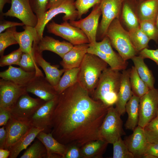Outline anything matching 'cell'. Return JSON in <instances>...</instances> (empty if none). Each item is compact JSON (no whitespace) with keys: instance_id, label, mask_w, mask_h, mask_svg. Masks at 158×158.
<instances>
[{"instance_id":"cell-40","label":"cell","mask_w":158,"mask_h":158,"mask_svg":"<svg viewBox=\"0 0 158 158\" xmlns=\"http://www.w3.org/2000/svg\"><path fill=\"white\" fill-rule=\"evenodd\" d=\"M148 142H158V116H156L143 128Z\"/></svg>"},{"instance_id":"cell-35","label":"cell","mask_w":158,"mask_h":158,"mask_svg":"<svg viewBox=\"0 0 158 158\" xmlns=\"http://www.w3.org/2000/svg\"><path fill=\"white\" fill-rule=\"evenodd\" d=\"M46 149L42 143L38 140L27 149L20 158H46Z\"/></svg>"},{"instance_id":"cell-21","label":"cell","mask_w":158,"mask_h":158,"mask_svg":"<svg viewBox=\"0 0 158 158\" xmlns=\"http://www.w3.org/2000/svg\"><path fill=\"white\" fill-rule=\"evenodd\" d=\"M36 138L42 143L46 149V158H63L67 146L58 141L51 133H47L41 131Z\"/></svg>"},{"instance_id":"cell-8","label":"cell","mask_w":158,"mask_h":158,"mask_svg":"<svg viewBox=\"0 0 158 158\" xmlns=\"http://www.w3.org/2000/svg\"><path fill=\"white\" fill-rule=\"evenodd\" d=\"M58 96L59 95L53 99L46 102L26 121L31 127L42 129L46 133H51L52 116Z\"/></svg>"},{"instance_id":"cell-39","label":"cell","mask_w":158,"mask_h":158,"mask_svg":"<svg viewBox=\"0 0 158 158\" xmlns=\"http://www.w3.org/2000/svg\"><path fill=\"white\" fill-rule=\"evenodd\" d=\"M155 21L150 20L140 21L139 27L150 40H153L158 45V29Z\"/></svg>"},{"instance_id":"cell-10","label":"cell","mask_w":158,"mask_h":158,"mask_svg":"<svg viewBox=\"0 0 158 158\" xmlns=\"http://www.w3.org/2000/svg\"><path fill=\"white\" fill-rule=\"evenodd\" d=\"M158 109V89L154 88L140 98L138 125L144 127L157 116Z\"/></svg>"},{"instance_id":"cell-37","label":"cell","mask_w":158,"mask_h":158,"mask_svg":"<svg viewBox=\"0 0 158 158\" xmlns=\"http://www.w3.org/2000/svg\"><path fill=\"white\" fill-rule=\"evenodd\" d=\"M18 65L27 72L35 71L36 76L44 75L34 59L28 53H23Z\"/></svg>"},{"instance_id":"cell-24","label":"cell","mask_w":158,"mask_h":158,"mask_svg":"<svg viewBox=\"0 0 158 158\" xmlns=\"http://www.w3.org/2000/svg\"><path fill=\"white\" fill-rule=\"evenodd\" d=\"M23 28L24 30L23 31L15 32L16 39L22 51L28 54L34 59L33 44L35 40H40L37 32L34 27L24 25Z\"/></svg>"},{"instance_id":"cell-4","label":"cell","mask_w":158,"mask_h":158,"mask_svg":"<svg viewBox=\"0 0 158 158\" xmlns=\"http://www.w3.org/2000/svg\"><path fill=\"white\" fill-rule=\"evenodd\" d=\"M106 35L111 44L125 60L131 59L138 53L130 41L128 31L122 26L119 18H115L111 23Z\"/></svg>"},{"instance_id":"cell-30","label":"cell","mask_w":158,"mask_h":158,"mask_svg":"<svg viewBox=\"0 0 158 158\" xmlns=\"http://www.w3.org/2000/svg\"><path fill=\"white\" fill-rule=\"evenodd\" d=\"M121 14V19L128 31L139 27L140 22L135 7L132 6L128 0L123 1Z\"/></svg>"},{"instance_id":"cell-42","label":"cell","mask_w":158,"mask_h":158,"mask_svg":"<svg viewBox=\"0 0 158 158\" xmlns=\"http://www.w3.org/2000/svg\"><path fill=\"white\" fill-rule=\"evenodd\" d=\"M102 0H76L75 5L78 12V19L86 14L89 9L95 5L100 4Z\"/></svg>"},{"instance_id":"cell-31","label":"cell","mask_w":158,"mask_h":158,"mask_svg":"<svg viewBox=\"0 0 158 158\" xmlns=\"http://www.w3.org/2000/svg\"><path fill=\"white\" fill-rule=\"evenodd\" d=\"M79 67L66 70L54 88L59 95L68 88L78 82Z\"/></svg>"},{"instance_id":"cell-9","label":"cell","mask_w":158,"mask_h":158,"mask_svg":"<svg viewBox=\"0 0 158 158\" xmlns=\"http://www.w3.org/2000/svg\"><path fill=\"white\" fill-rule=\"evenodd\" d=\"M27 92L22 95L9 109L11 116L20 121H26L46 101L30 97Z\"/></svg>"},{"instance_id":"cell-1","label":"cell","mask_w":158,"mask_h":158,"mask_svg":"<svg viewBox=\"0 0 158 158\" xmlns=\"http://www.w3.org/2000/svg\"><path fill=\"white\" fill-rule=\"evenodd\" d=\"M109 107L93 99L78 82L59 95L51 133L60 143L81 148L99 139L100 128Z\"/></svg>"},{"instance_id":"cell-11","label":"cell","mask_w":158,"mask_h":158,"mask_svg":"<svg viewBox=\"0 0 158 158\" xmlns=\"http://www.w3.org/2000/svg\"><path fill=\"white\" fill-rule=\"evenodd\" d=\"M123 2V0H102L100 3L102 18L99 25L97 38L102 40L112 22L116 18H119Z\"/></svg>"},{"instance_id":"cell-41","label":"cell","mask_w":158,"mask_h":158,"mask_svg":"<svg viewBox=\"0 0 158 158\" xmlns=\"http://www.w3.org/2000/svg\"><path fill=\"white\" fill-rule=\"evenodd\" d=\"M23 53L19 48L7 55L1 56L0 66L3 67L12 65H18Z\"/></svg>"},{"instance_id":"cell-47","label":"cell","mask_w":158,"mask_h":158,"mask_svg":"<svg viewBox=\"0 0 158 158\" xmlns=\"http://www.w3.org/2000/svg\"><path fill=\"white\" fill-rule=\"evenodd\" d=\"M145 154L151 155L158 158V142H148L145 150Z\"/></svg>"},{"instance_id":"cell-36","label":"cell","mask_w":158,"mask_h":158,"mask_svg":"<svg viewBox=\"0 0 158 158\" xmlns=\"http://www.w3.org/2000/svg\"><path fill=\"white\" fill-rule=\"evenodd\" d=\"M16 27L6 29L5 32L0 33V55H4L5 49L9 46L18 44L15 37Z\"/></svg>"},{"instance_id":"cell-43","label":"cell","mask_w":158,"mask_h":158,"mask_svg":"<svg viewBox=\"0 0 158 158\" xmlns=\"http://www.w3.org/2000/svg\"><path fill=\"white\" fill-rule=\"evenodd\" d=\"M29 0L32 8L37 16L38 21L48 10L49 0Z\"/></svg>"},{"instance_id":"cell-5","label":"cell","mask_w":158,"mask_h":158,"mask_svg":"<svg viewBox=\"0 0 158 158\" xmlns=\"http://www.w3.org/2000/svg\"><path fill=\"white\" fill-rule=\"evenodd\" d=\"M121 116L113 106L109 107L100 128L99 139L112 144L125 134Z\"/></svg>"},{"instance_id":"cell-52","label":"cell","mask_w":158,"mask_h":158,"mask_svg":"<svg viewBox=\"0 0 158 158\" xmlns=\"http://www.w3.org/2000/svg\"><path fill=\"white\" fill-rule=\"evenodd\" d=\"M10 153V150L5 149H0V158H7L9 157Z\"/></svg>"},{"instance_id":"cell-16","label":"cell","mask_w":158,"mask_h":158,"mask_svg":"<svg viewBox=\"0 0 158 158\" xmlns=\"http://www.w3.org/2000/svg\"><path fill=\"white\" fill-rule=\"evenodd\" d=\"M73 46L69 42L60 41L48 36H45L37 41L34 42L33 44V47L40 52L42 53L44 51H50L62 58Z\"/></svg>"},{"instance_id":"cell-45","label":"cell","mask_w":158,"mask_h":158,"mask_svg":"<svg viewBox=\"0 0 158 158\" xmlns=\"http://www.w3.org/2000/svg\"><path fill=\"white\" fill-rule=\"evenodd\" d=\"M139 55L145 59H149L154 61L158 66V49H151L146 48L139 52Z\"/></svg>"},{"instance_id":"cell-12","label":"cell","mask_w":158,"mask_h":158,"mask_svg":"<svg viewBox=\"0 0 158 158\" xmlns=\"http://www.w3.org/2000/svg\"><path fill=\"white\" fill-rule=\"evenodd\" d=\"M102 15L100 4L93 7L90 13L86 17L78 20L69 21L72 25L81 29L88 38L90 46L94 45L96 41L99 21Z\"/></svg>"},{"instance_id":"cell-44","label":"cell","mask_w":158,"mask_h":158,"mask_svg":"<svg viewBox=\"0 0 158 158\" xmlns=\"http://www.w3.org/2000/svg\"><path fill=\"white\" fill-rule=\"evenodd\" d=\"M80 148L75 145L67 146V149L63 158H82Z\"/></svg>"},{"instance_id":"cell-18","label":"cell","mask_w":158,"mask_h":158,"mask_svg":"<svg viewBox=\"0 0 158 158\" xmlns=\"http://www.w3.org/2000/svg\"><path fill=\"white\" fill-rule=\"evenodd\" d=\"M130 70L131 68L126 69L121 73L120 86L115 104V108L120 116L126 112V104L133 95L130 81Z\"/></svg>"},{"instance_id":"cell-27","label":"cell","mask_w":158,"mask_h":158,"mask_svg":"<svg viewBox=\"0 0 158 158\" xmlns=\"http://www.w3.org/2000/svg\"><path fill=\"white\" fill-rule=\"evenodd\" d=\"M42 129L32 127L22 138L10 150L9 158H16L22 150L26 149L28 146L36 138Z\"/></svg>"},{"instance_id":"cell-53","label":"cell","mask_w":158,"mask_h":158,"mask_svg":"<svg viewBox=\"0 0 158 158\" xmlns=\"http://www.w3.org/2000/svg\"><path fill=\"white\" fill-rule=\"evenodd\" d=\"M155 23L158 29V14Z\"/></svg>"},{"instance_id":"cell-15","label":"cell","mask_w":158,"mask_h":158,"mask_svg":"<svg viewBox=\"0 0 158 158\" xmlns=\"http://www.w3.org/2000/svg\"><path fill=\"white\" fill-rule=\"evenodd\" d=\"M25 88L27 92L32 93L46 102L53 99L59 95L54 87L44 75H35Z\"/></svg>"},{"instance_id":"cell-29","label":"cell","mask_w":158,"mask_h":158,"mask_svg":"<svg viewBox=\"0 0 158 158\" xmlns=\"http://www.w3.org/2000/svg\"><path fill=\"white\" fill-rule=\"evenodd\" d=\"M131 59L139 76L150 90L154 88L155 80L152 73L144 61V59L139 55Z\"/></svg>"},{"instance_id":"cell-13","label":"cell","mask_w":158,"mask_h":158,"mask_svg":"<svg viewBox=\"0 0 158 158\" xmlns=\"http://www.w3.org/2000/svg\"><path fill=\"white\" fill-rule=\"evenodd\" d=\"M10 9L4 13V16L15 17L25 25L35 27L38 18L32 8L29 0H11Z\"/></svg>"},{"instance_id":"cell-50","label":"cell","mask_w":158,"mask_h":158,"mask_svg":"<svg viewBox=\"0 0 158 158\" xmlns=\"http://www.w3.org/2000/svg\"><path fill=\"white\" fill-rule=\"evenodd\" d=\"M11 0H0V20L3 19L4 13L3 9L6 3H11Z\"/></svg>"},{"instance_id":"cell-33","label":"cell","mask_w":158,"mask_h":158,"mask_svg":"<svg viewBox=\"0 0 158 158\" xmlns=\"http://www.w3.org/2000/svg\"><path fill=\"white\" fill-rule=\"evenodd\" d=\"M130 81L133 95L140 98L150 90L139 76L134 66H132L131 68Z\"/></svg>"},{"instance_id":"cell-49","label":"cell","mask_w":158,"mask_h":158,"mask_svg":"<svg viewBox=\"0 0 158 158\" xmlns=\"http://www.w3.org/2000/svg\"><path fill=\"white\" fill-rule=\"evenodd\" d=\"M7 139V132L5 126L0 128V149H5Z\"/></svg>"},{"instance_id":"cell-54","label":"cell","mask_w":158,"mask_h":158,"mask_svg":"<svg viewBox=\"0 0 158 158\" xmlns=\"http://www.w3.org/2000/svg\"><path fill=\"white\" fill-rule=\"evenodd\" d=\"M157 116H158V109L157 113Z\"/></svg>"},{"instance_id":"cell-32","label":"cell","mask_w":158,"mask_h":158,"mask_svg":"<svg viewBox=\"0 0 158 158\" xmlns=\"http://www.w3.org/2000/svg\"><path fill=\"white\" fill-rule=\"evenodd\" d=\"M128 31L131 42L138 53L145 48H148V43L150 40L140 27Z\"/></svg>"},{"instance_id":"cell-22","label":"cell","mask_w":158,"mask_h":158,"mask_svg":"<svg viewBox=\"0 0 158 158\" xmlns=\"http://www.w3.org/2000/svg\"><path fill=\"white\" fill-rule=\"evenodd\" d=\"M129 151L135 158H140L144 155L148 142L146 138L143 128L138 125L132 134L125 140Z\"/></svg>"},{"instance_id":"cell-6","label":"cell","mask_w":158,"mask_h":158,"mask_svg":"<svg viewBox=\"0 0 158 158\" xmlns=\"http://www.w3.org/2000/svg\"><path fill=\"white\" fill-rule=\"evenodd\" d=\"M63 13L64 21L74 20L78 18V12L75 5V0H64L55 6L48 9L42 18L38 21L35 28L40 39L43 37L45 27L55 16Z\"/></svg>"},{"instance_id":"cell-38","label":"cell","mask_w":158,"mask_h":158,"mask_svg":"<svg viewBox=\"0 0 158 158\" xmlns=\"http://www.w3.org/2000/svg\"><path fill=\"white\" fill-rule=\"evenodd\" d=\"M113 158H134L133 154L129 151L125 140L121 137L113 144Z\"/></svg>"},{"instance_id":"cell-25","label":"cell","mask_w":158,"mask_h":158,"mask_svg":"<svg viewBox=\"0 0 158 158\" xmlns=\"http://www.w3.org/2000/svg\"><path fill=\"white\" fill-rule=\"evenodd\" d=\"M135 9L139 21L149 20L156 21L158 14V0H140Z\"/></svg>"},{"instance_id":"cell-17","label":"cell","mask_w":158,"mask_h":158,"mask_svg":"<svg viewBox=\"0 0 158 158\" xmlns=\"http://www.w3.org/2000/svg\"><path fill=\"white\" fill-rule=\"evenodd\" d=\"M32 127L26 122L11 117L5 126L7 139L5 149L10 150Z\"/></svg>"},{"instance_id":"cell-2","label":"cell","mask_w":158,"mask_h":158,"mask_svg":"<svg viewBox=\"0 0 158 158\" xmlns=\"http://www.w3.org/2000/svg\"><path fill=\"white\" fill-rule=\"evenodd\" d=\"M121 73L110 67L104 70L91 97L108 107L116 103L121 85Z\"/></svg>"},{"instance_id":"cell-55","label":"cell","mask_w":158,"mask_h":158,"mask_svg":"<svg viewBox=\"0 0 158 158\" xmlns=\"http://www.w3.org/2000/svg\"><path fill=\"white\" fill-rule=\"evenodd\" d=\"M125 0H123V1H125Z\"/></svg>"},{"instance_id":"cell-51","label":"cell","mask_w":158,"mask_h":158,"mask_svg":"<svg viewBox=\"0 0 158 158\" xmlns=\"http://www.w3.org/2000/svg\"><path fill=\"white\" fill-rule=\"evenodd\" d=\"M64 0H49L48 6V10L57 5Z\"/></svg>"},{"instance_id":"cell-26","label":"cell","mask_w":158,"mask_h":158,"mask_svg":"<svg viewBox=\"0 0 158 158\" xmlns=\"http://www.w3.org/2000/svg\"><path fill=\"white\" fill-rule=\"evenodd\" d=\"M108 144L100 139L87 143L80 148L82 158H102Z\"/></svg>"},{"instance_id":"cell-14","label":"cell","mask_w":158,"mask_h":158,"mask_svg":"<svg viewBox=\"0 0 158 158\" xmlns=\"http://www.w3.org/2000/svg\"><path fill=\"white\" fill-rule=\"evenodd\" d=\"M25 87L18 86L3 79L0 80V108L9 109L19 97L27 92Z\"/></svg>"},{"instance_id":"cell-20","label":"cell","mask_w":158,"mask_h":158,"mask_svg":"<svg viewBox=\"0 0 158 158\" xmlns=\"http://www.w3.org/2000/svg\"><path fill=\"white\" fill-rule=\"evenodd\" d=\"M35 75V71L27 72L20 67H14L11 65L9 66L6 70L0 72L1 79L22 87H25Z\"/></svg>"},{"instance_id":"cell-19","label":"cell","mask_w":158,"mask_h":158,"mask_svg":"<svg viewBox=\"0 0 158 158\" xmlns=\"http://www.w3.org/2000/svg\"><path fill=\"white\" fill-rule=\"evenodd\" d=\"M32 54L35 62L44 71L46 79L54 87L56 86L66 70L63 68L59 69L58 66L51 65L44 59L42 53L38 51L33 47Z\"/></svg>"},{"instance_id":"cell-3","label":"cell","mask_w":158,"mask_h":158,"mask_svg":"<svg viewBox=\"0 0 158 158\" xmlns=\"http://www.w3.org/2000/svg\"><path fill=\"white\" fill-rule=\"evenodd\" d=\"M108 64L96 55L87 53L79 67L78 82L91 96L103 71Z\"/></svg>"},{"instance_id":"cell-28","label":"cell","mask_w":158,"mask_h":158,"mask_svg":"<svg viewBox=\"0 0 158 158\" xmlns=\"http://www.w3.org/2000/svg\"><path fill=\"white\" fill-rule=\"evenodd\" d=\"M140 99V97L133 95L126 104L125 111L128 115L125 124L126 129L133 130L138 125Z\"/></svg>"},{"instance_id":"cell-34","label":"cell","mask_w":158,"mask_h":158,"mask_svg":"<svg viewBox=\"0 0 158 158\" xmlns=\"http://www.w3.org/2000/svg\"><path fill=\"white\" fill-rule=\"evenodd\" d=\"M89 46L97 49L106 56L111 57L118 61L122 63H125L127 61L124 60L118 53H117L113 50L109 40L106 35L101 41L96 42L94 45H89Z\"/></svg>"},{"instance_id":"cell-23","label":"cell","mask_w":158,"mask_h":158,"mask_svg":"<svg viewBox=\"0 0 158 158\" xmlns=\"http://www.w3.org/2000/svg\"><path fill=\"white\" fill-rule=\"evenodd\" d=\"M89 44L74 45L60 62L61 65L66 70L79 67L85 55L87 53Z\"/></svg>"},{"instance_id":"cell-7","label":"cell","mask_w":158,"mask_h":158,"mask_svg":"<svg viewBox=\"0 0 158 158\" xmlns=\"http://www.w3.org/2000/svg\"><path fill=\"white\" fill-rule=\"evenodd\" d=\"M46 27L49 32L61 37L73 45L89 43L84 32L68 21H64L59 24L52 21L47 24Z\"/></svg>"},{"instance_id":"cell-48","label":"cell","mask_w":158,"mask_h":158,"mask_svg":"<svg viewBox=\"0 0 158 158\" xmlns=\"http://www.w3.org/2000/svg\"><path fill=\"white\" fill-rule=\"evenodd\" d=\"M11 117L9 109L0 108V126H5Z\"/></svg>"},{"instance_id":"cell-46","label":"cell","mask_w":158,"mask_h":158,"mask_svg":"<svg viewBox=\"0 0 158 158\" xmlns=\"http://www.w3.org/2000/svg\"><path fill=\"white\" fill-rule=\"evenodd\" d=\"M24 24L23 23H19L6 20H0V33L2 32L6 29L17 26H23Z\"/></svg>"}]
</instances>
